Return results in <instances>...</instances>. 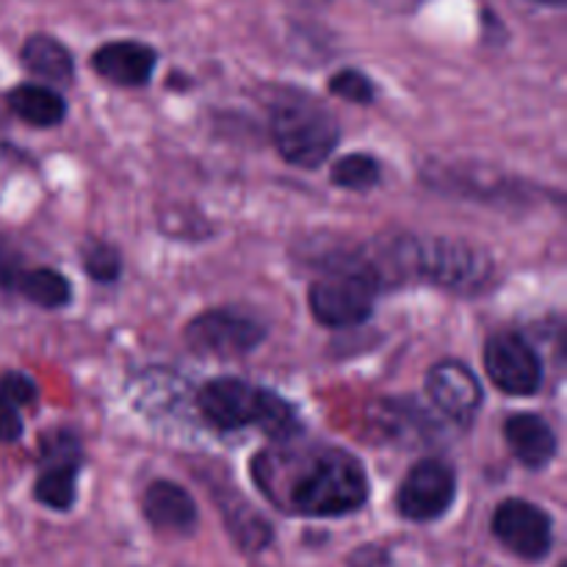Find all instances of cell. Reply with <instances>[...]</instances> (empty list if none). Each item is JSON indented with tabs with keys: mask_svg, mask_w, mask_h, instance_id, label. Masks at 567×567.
Instances as JSON below:
<instances>
[{
	"mask_svg": "<svg viewBox=\"0 0 567 567\" xmlns=\"http://www.w3.org/2000/svg\"><path fill=\"white\" fill-rule=\"evenodd\" d=\"M382 169L377 164V158L365 153H354L347 155V158L338 161L332 166V183L341 188H349V192H369L380 183Z\"/></svg>",
	"mask_w": 567,
	"mask_h": 567,
	"instance_id": "cell-19",
	"label": "cell"
},
{
	"mask_svg": "<svg viewBox=\"0 0 567 567\" xmlns=\"http://www.w3.org/2000/svg\"><path fill=\"white\" fill-rule=\"evenodd\" d=\"M504 437L515 460L526 468H546L557 454V435L551 424L535 413H518L504 424Z\"/></svg>",
	"mask_w": 567,
	"mask_h": 567,
	"instance_id": "cell-14",
	"label": "cell"
},
{
	"mask_svg": "<svg viewBox=\"0 0 567 567\" xmlns=\"http://www.w3.org/2000/svg\"><path fill=\"white\" fill-rule=\"evenodd\" d=\"M9 105L22 122L33 127H53L66 114L61 94L48 86H39V83H25V86H17L14 92H9Z\"/></svg>",
	"mask_w": 567,
	"mask_h": 567,
	"instance_id": "cell-15",
	"label": "cell"
},
{
	"mask_svg": "<svg viewBox=\"0 0 567 567\" xmlns=\"http://www.w3.org/2000/svg\"><path fill=\"white\" fill-rule=\"evenodd\" d=\"M559 567H565V565H559Z\"/></svg>",
	"mask_w": 567,
	"mask_h": 567,
	"instance_id": "cell-26",
	"label": "cell"
},
{
	"mask_svg": "<svg viewBox=\"0 0 567 567\" xmlns=\"http://www.w3.org/2000/svg\"><path fill=\"white\" fill-rule=\"evenodd\" d=\"M22 435V419L20 408L9 399L0 396V443H14Z\"/></svg>",
	"mask_w": 567,
	"mask_h": 567,
	"instance_id": "cell-23",
	"label": "cell"
},
{
	"mask_svg": "<svg viewBox=\"0 0 567 567\" xmlns=\"http://www.w3.org/2000/svg\"><path fill=\"white\" fill-rule=\"evenodd\" d=\"M426 393L449 419L468 421L482 404V385L474 371L457 360H443L426 374Z\"/></svg>",
	"mask_w": 567,
	"mask_h": 567,
	"instance_id": "cell-11",
	"label": "cell"
},
{
	"mask_svg": "<svg viewBox=\"0 0 567 567\" xmlns=\"http://www.w3.org/2000/svg\"><path fill=\"white\" fill-rule=\"evenodd\" d=\"M457 496V480L454 471L441 460H421L404 476L396 496V509L402 518L415 524H430L443 518Z\"/></svg>",
	"mask_w": 567,
	"mask_h": 567,
	"instance_id": "cell-7",
	"label": "cell"
},
{
	"mask_svg": "<svg viewBox=\"0 0 567 567\" xmlns=\"http://www.w3.org/2000/svg\"><path fill=\"white\" fill-rule=\"evenodd\" d=\"M22 269H25V266L20 264V255H17V249L0 238V288H6V291H14V282H17V277H20Z\"/></svg>",
	"mask_w": 567,
	"mask_h": 567,
	"instance_id": "cell-24",
	"label": "cell"
},
{
	"mask_svg": "<svg viewBox=\"0 0 567 567\" xmlns=\"http://www.w3.org/2000/svg\"><path fill=\"white\" fill-rule=\"evenodd\" d=\"M393 264L404 275L424 277L435 286L460 293L482 291L493 275L491 255L449 238H404L393 249Z\"/></svg>",
	"mask_w": 567,
	"mask_h": 567,
	"instance_id": "cell-3",
	"label": "cell"
},
{
	"mask_svg": "<svg viewBox=\"0 0 567 567\" xmlns=\"http://www.w3.org/2000/svg\"><path fill=\"white\" fill-rule=\"evenodd\" d=\"M92 66L116 86H144L155 70V50L142 42H109L92 55Z\"/></svg>",
	"mask_w": 567,
	"mask_h": 567,
	"instance_id": "cell-13",
	"label": "cell"
},
{
	"mask_svg": "<svg viewBox=\"0 0 567 567\" xmlns=\"http://www.w3.org/2000/svg\"><path fill=\"white\" fill-rule=\"evenodd\" d=\"M255 482L277 509L302 518H341L369 502V476L341 449H275L255 457Z\"/></svg>",
	"mask_w": 567,
	"mask_h": 567,
	"instance_id": "cell-1",
	"label": "cell"
},
{
	"mask_svg": "<svg viewBox=\"0 0 567 567\" xmlns=\"http://www.w3.org/2000/svg\"><path fill=\"white\" fill-rule=\"evenodd\" d=\"M338 136V120L316 100H280L271 109V142L288 164L316 169L330 158Z\"/></svg>",
	"mask_w": 567,
	"mask_h": 567,
	"instance_id": "cell-4",
	"label": "cell"
},
{
	"mask_svg": "<svg viewBox=\"0 0 567 567\" xmlns=\"http://www.w3.org/2000/svg\"><path fill=\"white\" fill-rule=\"evenodd\" d=\"M485 369L493 385L509 396H532L543 385V363L515 332H498L485 347Z\"/></svg>",
	"mask_w": 567,
	"mask_h": 567,
	"instance_id": "cell-9",
	"label": "cell"
},
{
	"mask_svg": "<svg viewBox=\"0 0 567 567\" xmlns=\"http://www.w3.org/2000/svg\"><path fill=\"white\" fill-rule=\"evenodd\" d=\"M330 92L336 97L349 100V103L369 105L374 100V83L358 70H341L338 75L330 78Z\"/></svg>",
	"mask_w": 567,
	"mask_h": 567,
	"instance_id": "cell-21",
	"label": "cell"
},
{
	"mask_svg": "<svg viewBox=\"0 0 567 567\" xmlns=\"http://www.w3.org/2000/svg\"><path fill=\"white\" fill-rule=\"evenodd\" d=\"M0 396L14 402L17 408H22V404H31L33 399H37V385H33V380H28L25 374L11 371V374H6L3 380H0Z\"/></svg>",
	"mask_w": 567,
	"mask_h": 567,
	"instance_id": "cell-22",
	"label": "cell"
},
{
	"mask_svg": "<svg viewBox=\"0 0 567 567\" xmlns=\"http://www.w3.org/2000/svg\"><path fill=\"white\" fill-rule=\"evenodd\" d=\"M221 513H225L227 526H230L233 537L244 551H260L271 543V526L238 496H230V502H221Z\"/></svg>",
	"mask_w": 567,
	"mask_h": 567,
	"instance_id": "cell-18",
	"label": "cell"
},
{
	"mask_svg": "<svg viewBox=\"0 0 567 567\" xmlns=\"http://www.w3.org/2000/svg\"><path fill=\"white\" fill-rule=\"evenodd\" d=\"M14 291L39 308H64L72 299V288L64 275L53 269H22L14 282Z\"/></svg>",
	"mask_w": 567,
	"mask_h": 567,
	"instance_id": "cell-17",
	"label": "cell"
},
{
	"mask_svg": "<svg viewBox=\"0 0 567 567\" xmlns=\"http://www.w3.org/2000/svg\"><path fill=\"white\" fill-rule=\"evenodd\" d=\"M142 513L161 535L188 537L197 529V504L175 482H153L142 496Z\"/></svg>",
	"mask_w": 567,
	"mask_h": 567,
	"instance_id": "cell-12",
	"label": "cell"
},
{
	"mask_svg": "<svg viewBox=\"0 0 567 567\" xmlns=\"http://www.w3.org/2000/svg\"><path fill=\"white\" fill-rule=\"evenodd\" d=\"M493 535L496 540L526 563H540L548 557L554 543V529L548 513L524 498H507L493 513Z\"/></svg>",
	"mask_w": 567,
	"mask_h": 567,
	"instance_id": "cell-8",
	"label": "cell"
},
{
	"mask_svg": "<svg viewBox=\"0 0 567 567\" xmlns=\"http://www.w3.org/2000/svg\"><path fill=\"white\" fill-rule=\"evenodd\" d=\"M197 410L214 430L233 432L260 426L271 437H291L299 432V421L291 404L282 402L266 388H255L244 380H214L197 393Z\"/></svg>",
	"mask_w": 567,
	"mask_h": 567,
	"instance_id": "cell-2",
	"label": "cell"
},
{
	"mask_svg": "<svg viewBox=\"0 0 567 567\" xmlns=\"http://www.w3.org/2000/svg\"><path fill=\"white\" fill-rule=\"evenodd\" d=\"M537 3H546V6H565V0H537Z\"/></svg>",
	"mask_w": 567,
	"mask_h": 567,
	"instance_id": "cell-25",
	"label": "cell"
},
{
	"mask_svg": "<svg viewBox=\"0 0 567 567\" xmlns=\"http://www.w3.org/2000/svg\"><path fill=\"white\" fill-rule=\"evenodd\" d=\"M377 277L371 271L352 269L324 277L310 286V313L324 327L363 324L374 310Z\"/></svg>",
	"mask_w": 567,
	"mask_h": 567,
	"instance_id": "cell-5",
	"label": "cell"
},
{
	"mask_svg": "<svg viewBox=\"0 0 567 567\" xmlns=\"http://www.w3.org/2000/svg\"><path fill=\"white\" fill-rule=\"evenodd\" d=\"M78 468H81V446L72 435H50L44 441L42 471L33 485V498L48 509H66L75 504L78 496Z\"/></svg>",
	"mask_w": 567,
	"mask_h": 567,
	"instance_id": "cell-10",
	"label": "cell"
},
{
	"mask_svg": "<svg viewBox=\"0 0 567 567\" xmlns=\"http://www.w3.org/2000/svg\"><path fill=\"white\" fill-rule=\"evenodd\" d=\"M264 341V327L236 310H205L188 321L186 343L210 358H241Z\"/></svg>",
	"mask_w": 567,
	"mask_h": 567,
	"instance_id": "cell-6",
	"label": "cell"
},
{
	"mask_svg": "<svg viewBox=\"0 0 567 567\" xmlns=\"http://www.w3.org/2000/svg\"><path fill=\"white\" fill-rule=\"evenodd\" d=\"M83 266H86L89 277H94L97 282H114L122 271L120 252L109 244H92L83 249Z\"/></svg>",
	"mask_w": 567,
	"mask_h": 567,
	"instance_id": "cell-20",
	"label": "cell"
},
{
	"mask_svg": "<svg viewBox=\"0 0 567 567\" xmlns=\"http://www.w3.org/2000/svg\"><path fill=\"white\" fill-rule=\"evenodd\" d=\"M22 64L33 72V75L44 78V81L53 83H70L75 75V64H72V55L59 39L44 37L37 33L25 42L22 48Z\"/></svg>",
	"mask_w": 567,
	"mask_h": 567,
	"instance_id": "cell-16",
	"label": "cell"
}]
</instances>
